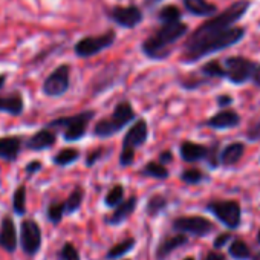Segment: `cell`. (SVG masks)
I'll list each match as a JSON object with an SVG mask.
<instances>
[{
	"instance_id": "1",
	"label": "cell",
	"mask_w": 260,
	"mask_h": 260,
	"mask_svg": "<svg viewBox=\"0 0 260 260\" xmlns=\"http://www.w3.org/2000/svg\"><path fill=\"white\" fill-rule=\"evenodd\" d=\"M251 4L249 0H239V2H234L233 5H230L225 11H222L217 16H211V19L205 23H202L193 34L191 37L185 42V46L188 45H194L199 43L205 39L210 37H216L223 34L226 29H230L234 23H237L249 10Z\"/></svg>"
},
{
	"instance_id": "2",
	"label": "cell",
	"mask_w": 260,
	"mask_h": 260,
	"mask_svg": "<svg viewBox=\"0 0 260 260\" xmlns=\"http://www.w3.org/2000/svg\"><path fill=\"white\" fill-rule=\"evenodd\" d=\"M188 31V26L185 23L179 22H172V23H162L159 29H156L150 37H147L141 49L146 57L150 60H166L170 54L172 49L170 46L175 45L179 39H182Z\"/></svg>"
},
{
	"instance_id": "3",
	"label": "cell",
	"mask_w": 260,
	"mask_h": 260,
	"mask_svg": "<svg viewBox=\"0 0 260 260\" xmlns=\"http://www.w3.org/2000/svg\"><path fill=\"white\" fill-rule=\"evenodd\" d=\"M243 36H245L243 28L231 26L230 29H226L220 36L210 37V39H205L199 43L184 46L185 51L182 54V61L184 63H196V61L208 57L210 54H214V52H219V51L226 49L230 46H234L236 43H239L243 39Z\"/></svg>"
},
{
	"instance_id": "4",
	"label": "cell",
	"mask_w": 260,
	"mask_h": 260,
	"mask_svg": "<svg viewBox=\"0 0 260 260\" xmlns=\"http://www.w3.org/2000/svg\"><path fill=\"white\" fill-rule=\"evenodd\" d=\"M137 115H135V110L132 107L128 101H121L115 106L112 115L109 118H104L101 121H98V124L95 125L93 128V135L98 137V138H109V137H113L116 135L118 132L128 124L135 121Z\"/></svg>"
},
{
	"instance_id": "5",
	"label": "cell",
	"mask_w": 260,
	"mask_h": 260,
	"mask_svg": "<svg viewBox=\"0 0 260 260\" xmlns=\"http://www.w3.org/2000/svg\"><path fill=\"white\" fill-rule=\"evenodd\" d=\"M147 138H149V125L146 119H138L128 128V132L125 134L124 141H122V150L119 155V164L122 167H128L134 164L135 150L144 146Z\"/></svg>"
},
{
	"instance_id": "6",
	"label": "cell",
	"mask_w": 260,
	"mask_h": 260,
	"mask_svg": "<svg viewBox=\"0 0 260 260\" xmlns=\"http://www.w3.org/2000/svg\"><path fill=\"white\" fill-rule=\"evenodd\" d=\"M95 112L93 110H84L81 113L72 115V116H63L58 119H54L49 122L51 127H60L63 128V138L66 141H78L86 135L87 124L93 119Z\"/></svg>"
},
{
	"instance_id": "7",
	"label": "cell",
	"mask_w": 260,
	"mask_h": 260,
	"mask_svg": "<svg viewBox=\"0 0 260 260\" xmlns=\"http://www.w3.org/2000/svg\"><path fill=\"white\" fill-rule=\"evenodd\" d=\"M223 68L226 71V78L234 84H243L254 77L257 69L252 60L245 57H228L223 61Z\"/></svg>"
},
{
	"instance_id": "8",
	"label": "cell",
	"mask_w": 260,
	"mask_h": 260,
	"mask_svg": "<svg viewBox=\"0 0 260 260\" xmlns=\"http://www.w3.org/2000/svg\"><path fill=\"white\" fill-rule=\"evenodd\" d=\"M115 31H107L101 36H95V37H84L80 42H77L74 51L78 57L81 58H87V57H93L96 54H100L101 51L110 48L115 43Z\"/></svg>"
},
{
	"instance_id": "9",
	"label": "cell",
	"mask_w": 260,
	"mask_h": 260,
	"mask_svg": "<svg viewBox=\"0 0 260 260\" xmlns=\"http://www.w3.org/2000/svg\"><path fill=\"white\" fill-rule=\"evenodd\" d=\"M208 211H211L223 225L228 228H237L240 223V205L236 201H216L208 204Z\"/></svg>"
},
{
	"instance_id": "10",
	"label": "cell",
	"mask_w": 260,
	"mask_h": 260,
	"mask_svg": "<svg viewBox=\"0 0 260 260\" xmlns=\"http://www.w3.org/2000/svg\"><path fill=\"white\" fill-rule=\"evenodd\" d=\"M69 74L71 68L68 64H61L54 69L43 83V92L48 96H61L69 89Z\"/></svg>"
},
{
	"instance_id": "11",
	"label": "cell",
	"mask_w": 260,
	"mask_h": 260,
	"mask_svg": "<svg viewBox=\"0 0 260 260\" xmlns=\"http://www.w3.org/2000/svg\"><path fill=\"white\" fill-rule=\"evenodd\" d=\"M173 228L182 233H190L194 236H207L213 231L214 225L201 216H184L178 217L173 222Z\"/></svg>"
},
{
	"instance_id": "12",
	"label": "cell",
	"mask_w": 260,
	"mask_h": 260,
	"mask_svg": "<svg viewBox=\"0 0 260 260\" xmlns=\"http://www.w3.org/2000/svg\"><path fill=\"white\" fill-rule=\"evenodd\" d=\"M20 242L26 254L34 255L42 246V230L36 220H25L20 228Z\"/></svg>"
},
{
	"instance_id": "13",
	"label": "cell",
	"mask_w": 260,
	"mask_h": 260,
	"mask_svg": "<svg viewBox=\"0 0 260 260\" xmlns=\"http://www.w3.org/2000/svg\"><path fill=\"white\" fill-rule=\"evenodd\" d=\"M109 17L116 25L132 29L143 22V11L138 7H115L110 10Z\"/></svg>"
},
{
	"instance_id": "14",
	"label": "cell",
	"mask_w": 260,
	"mask_h": 260,
	"mask_svg": "<svg viewBox=\"0 0 260 260\" xmlns=\"http://www.w3.org/2000/svg\"><path fill=\"white\" fill-rule=\"evenodd\" d=\"M0 246L8 252H14L17 249V230L10 216L4 217L2 226H0Z\"/></svg>"
},
{
	"instance_id": "15",
	"label": "cell",
	"mask_w": 260,
	"mask_h": 260,
	"mask_svg": "<svg viewBox=\"0 0 260 260\" xmlns=\"http://www.w3.org/2000/svg\"><path fill=\"white\" fill-rule=\"evenodd\" d=\"M240 122V116L237 112L234 110H220L217 112L214 116H211L210 119L205 121V125L211 127V128H231V127H236L239 125Z\"/></svg>"
},
{
	"instance_id": "16",
	"label": "cell",
	"mask_w": 260,
	"mask_h": 260,
	"mask_svg": "<svg viewBox=\"0 0 260 260\" xmlns=\"http://www.w3.org/2000/svg\"><path fill=\"white\" fill-rule=\"evenodd\" d=\"M208 152L210 150L205 146L198 144V143H191V141H184L181 144V149H179L181 158L185 162H198V161L207 159Z\"/></svg>"
},
{
	"instance_id": "17",
	"label": "cell",
	"mask_w": 260,
	"mask_h": 260,
	"mask_svg": "<svg viewBox=\"0 0 260 260\" xmlns=\"http://www.w3.org/2000/svg\"><path fill=\"white\" fill-rule=\"evenodd\" d=\"M55 140H57V137H55L54 132H51L49 128H43V130H40V132L34 134V135L28 140L26 146H28V149H31V150L40 152V150H45V149L52 147V146L55 144Z\"/></svg>"
},
{
	"instance_id": "18",
	"label": "cell",
	"mask_w": 260,
	"mask_h": 260,
	"mask_svg": "<svg viewBox=\"0 0 260 260\" xmlns=\"http://www.w3.org/2000/svg\"><path fill=\"white\" fill-rule=\"evenodd\" d=\"M22 140L19 137L0 138V158L7 161H16L20 152Z\"/></svg>"
},
{
	"instance_id": "19",
	"label": "cell",
	"mask_w": 260,
	"mask_h": 260,
	"mask_svg": "<svg viewBox=\"0 0 260 260\" xmlns=\"http://www.w3.org/2000/svg\"><path fill=\"white\" fill-rule=\"evenodd\" d=\"M245 153V144L243 143H231L228 144L219 155V162L222 166H234L240 161V158Z\"/></svg>"
},
{
	"instance_id": "20",
	"label": "cell",
	"mask_w": 260,
	"mask_h": 260,
	"mask_svg": "<svg viewBox=\"0 0 260 260\" xmlns=\"http://www.w3.org/2000/svg\"><path fill=\"white\" fill-rule=\"evenodd\" d=\"M137 202H138L137 196H132V198H128L127 201H124L122 204H119V205L116 207V210L113 211V214L109 217V223L118 225V223L124 222L130 214L134 213V210H135V207H137Z\"/></svg>"
},
{
	"instance_id": "21",
	"label": "cell",
	"mask_w": 260,
	"mask_h": 260,
	"mask_svg": "<svg viewBox=\"0 0 260 260\" xmlns=\"http://www.w3.org/2000/svg\"><path fill=\"white\" fill-rule=\"evenodd\" d=\"M184 7L193 16H214L217 13V7L207 0H184Z\"/></svg>"
},
{
	"instance_id": "22",
	"label": "cell",
	"mask_w": 260,
	"mask_h": 260,
	"mask_svg": "<svg viewBox=\"0 0 260 260\" xmlns=\"http://www.w3.org/2000/svg\"><path fill=\"white\" fill-rule=\"evenodd\" d=\"M25 109L23 98L19 93L0 96V112H8L11 115H22Z\"/></svg>"
},
{
	"instance_id": "23",
	"label": "cell",
	"mask_w": 260,
	"mask_h": 260,
	"mask_svg": "<svg viewBox=\"0 0 260 260\" xmlns=\"http://www.w3.org/2000/svg\"><path fill=\"white\" fill-rule=\"evenodd\" d=\"M188 242L187 236L185 234H178V236H172V237H167L166 240H162L156 249V257L161 260V258H166L173 249L185 245Z\"/></svg>"
},
{
	"instance_id": "24",
	"label": "cell",
	"mask_w": 260,
	"mask_h": 260,
	"mask_svg": "<svg viewBox=\"0 0 260 260\" xmlns=\"http://www.w3.org/2000/svg\"><path fill=\"white\" fill-rule=\"evenodd\" d=\"M78 158H80V152L77 149H63L54 156V162L60 167H64L75 162Z\"/></svg>"
},
{
	"instance_id": "25",
	"label": "cell",
	"mask_w": 260,
	"mask_h": 260,
	"mask_svg": "<svg viewBox=\"0 0 260 260\" xmlns=\"http://www.w3.org/2000/svg\"><path fill=\"white\" fill-rule=\"evenodd\" d=\"M201 72H202L205 77H210V78H213V77L226 78V71H225V68H223L219 61H216V60H211V61H208L207 64H204V66L201 68Z\"/></svg>"
},
{
	"instance_id": "26",
	"label": "cell",
	"mask_w": 260,
	"mask_h": 260,
	"mask_svg": "<svg viewBox=\"0 0 260 260\" xmlns=\"http://www.w3.org/2000/svg\"><path fill=\"white\" fill-rule=\"evenodd\" d=\"M141 173L146 175V176L156 178V179H166V178H169V170L161 162H149V164H146V167L141 170Z\"/></svg>"
},
{
	"instance_id": "27",
	"label": "cell",
	"mask_w": 260,
	"mask_h": 260,
	"mask_svg": "<svg viewBox=\"0 0 260 260\" xmlns=\"http://www.w3.org/2000/svg\"><path fill=\"white\" fill-rule=\"evenodd\" d=\"M134 246H135V240H134V239H125V240L116 243L113 248L109 249L107 258H118V257H122L124 254H127Z\"/></svg>"
},
{
	"instance_id": "28",
	"label": "cell",
	"mask_w": 260,
	"mask_h": 260,
	"mask_svg": "<svg viewBox=\"0 0 260 260\" xmlns=\"http://www.w3.org/2000/svg\"><path fill=\"white\" fill-rule=\"evenodd\" d=\"M181 10L175 5H167L158 13V19L162 23H172V22H179L181 20Z\"/></svg>"
},
{
	"instance_id": "29",
	"label": "cell",
	"mask_w": 260,
	"mask_h": 260,
	"mask_svg": "<svg viewBox=\"0 0 260 260\" xmlns=\"http://www.w3.org/2000/svg\"><path fill=\"white\" fill-rule=\"evenodd\" d=\"M13 207H14V211L20 216L26 213V187L25 185H20L16 190L14 199H13Z\"/></svg>"
},
{
	"instance_id": "30",
	"label": "cell",
	"mask_w": 260,
	"mask_h": 260,
	"mask_svg": "<svg viewBox=\"0 0 260 260\" xmlns=\"http://www.w3.org/2000/svg\"><path fill=\"white\" fill-rule=\"evenodd\" d=\"M83 196H84V193H83V188L77 187V188H75V190L71 193V196L68 198V201L64 202L66 213H69V214L75 213V211L80 208L81 202H83Z\"/></svg>"
},
{
	"instance_id": "31",
	"label": "cell",
	"mask_w": 260,
	"mask_h": 260,
	"mask_svg": "<svg viewBox=\"0 0 260 260\" xmlns=\"http://www.w3.org/2000/svg\"><path fill=\"white\" fill-rule=\"evenodd\" d=\"M166 205H167V201H166L164 196H161V194L152 196V198L149 199V204H147V213H149V216L155 217L161 210L166 208Z\"/></svg>"
},
{
	"instance_id": "32",
	"label": "cell",
	"mask_w": 260,
	"mask_h": 260,
	"mask_svg": "<svg viewBox=\"0 0 260 260\" xmlns=\"http://www.w3.org/2000/svg\"><path fill=\"white\" fill-rule=\"evenodd\" d=\"M122 198H124V188L121 185H115L107 193L104 202H106L107 207H118L122 202Z\"/></svg>"
},
{
	"instance_id": "33",
	"label": "cell",
	"mask_w": 260,
	"mask_h": 260,
	"mask_svg": "<svg viewBox=\"0 0 260 260\" xmlns=\"http://www.w3.org/2000/svg\"><path fill=\"white\" fill-rule=\"evenodd\" d=\"M64 213H66L64 202H54L48 208V219L52 223H60V220H61V217H63Z\"/></svg>"
},
{
	"instance_id": "34",
	"label": "cell",
	"mask_w": 260,
	"mask_h": 260,
	"mask_svg": "<svg viewBox=\"0 0 260 260\" xmlns=\"http://www.w3.org/2000/svg\"><path fill=\"white\" fill-rule=\"evenodd\" d=\"M230 254L237 260H245L249 257V248L242 240H234L230 246Z\"/></svg>"
},
{
	"instance_id": "35",
	"label": "cell",
	"mask_w": 260,
	"mask_h": 260,
	"mask_svg": "<svg viewBox=\"0 0 260 260\" xmlns=\"http://www.w3.org/2000/svg\"><path fill=\"white\" fill-rule=\"evenodd\" d=\"M181 179L185 182V184H199L201 181L205 179L204 173L198 169H188L185 172H182L181 175Z\"/></svg>"
},
{
	"instance_id": "36",
	"label": "cell",
	"mask_w": 260,
	"mask_h": 260,
	"mask_svg": "<svg viewBox=\"0 0 260 260\" xmlns=\"http://www.w3.org/2000/svg\"><path fill=\"white\" fill-rule=\"evenodd\" d=\"M58 260H80V254L72 243H64L58 252Z\"/></svg>"
},
{
	"instance_id": "37",
	"label": "cell",
	"mask_w": 260,
	"mask_h": 260,
	"mask_svg": "<svg viewBox=\"0 0 260 260\" xmlns=\"http://www.w3.org/2000/svg\"><path fill=\"white\" fill-rule=\"evenodd\" d=\"M246 138L249 140V141H258L260 140V119L248 130V132H246Z\"/></svg>"
},
{
	"instance_id": "38",
	"label": "cell",
	"mask_w": 260,
	"mask_h": 260,
	"mask_svg": "<svg viewBox=\"0 0 260 260\" xmlns=\"http://www.w3.org/2000/svg\"><path fill=\"white\" fill-rule=\"evenodd\" d=\"M101 155H103V149H101V147L96 149V150H93V152H90V153L87 155V158H86V166H87V167L93 166V164L101 158Z\"/></svg>"
},
{
	"instance_id": "39",
	"label": "cell",
	"mask_w": 260,
	"mask_h": 260,
	"mask_svg": "<svg viewBox=\"0 0 260 260\" xmlns=\"http://www.w3.org/2000/svg\"><path fill=\"white\" fill-rule=\"evenodd\" d=\"M230 233H225V234H220V236H217L216 237V240H214V246L216 248H220V246H223L225 243H226V240H230Z\"/></svg>"
},
{
	"instance_id": "40",
	"label": "cell",
	"mask_w": 260,
	"mask_h": 260,
	"mask_svg": "<svg viewBox=\"0 0 260 260\" xmlns=\"http://www.w3.org/2000/svg\"><path fill=\"white\" fill-rule=\"evenodd\" d=\"M42 169V162L40 161H32V162H29L28 166H26V173H36V172H39Z\"/></svg>"
},
{
	"instance_id": "41",
	"label": "cell",
	"mask_w": 260,
	"mask_h": 260,
	"mask_svg": "<svg viewBox=\"0 0 260 260\" xmlns=\"http://www.w3.org/2000/svg\"><path fill=\"white\" fill-rule=\"evenodd\" d=\"M233 103V98L230 96V95H220V96H217V104L220 106V107H226V106H230Z\"/></svg>"
},
{
	"instance_id": "42",
	"label": "cell",
	"mask_w": 260,
	"mask_h": 260,
	"mask_svg": "<svg viewBox=\"0 0 260 260\" xmlns=\"http://www.w3.org/2000/svg\"><path fill=\"white\" fill-rule=\"evenodd\" d=\"M170 161H173V155H172V152H162L161 155H159V162L161 164H169Z\"/></svg>"
},
{
	"instance_id": "43",
	"label": "cell",
	"mask_w": 260,
	"mask_h": 260,
	"mask_svg": "<svg viewBox=\"0 0 260 260\" xmlns=\"http://www.w3.org/2000/svg\"><path fill=\"white\" fill-rule=\"evenodd\" d=\"M204 260H226V258H225L223 254H219V252H208V254L205 255Z\"/></svg>"
},
{
	"instance_id": "44",
	"label": "cell",
	"mask_w": 260,
	"mask_h": 260,
	"mask_svg": "<svg viewBox=\"0 0 260 260\" xmlns=\"http://www.w3.org/2000/svg\"><path fill=\"white\" fill-rule=\"evenodd\" d=\"M252 81H254L255 86L260 87V66H257V69H255V72H254V77H252Z\"/></svg>"
},
{
	"instance_id": "45",
	"label": "cell",
	"mask_w": 260,
	"mask_h": 260,
	"mask_svg": "<svg viewBox=\"0 0 260 260\" xmlns=\"http://www.w3.org/2000/svg\"><path fill=\"white\" fill-rule=\"evenodd\" d=\"M5 80H7V77H5V75H0V87H2V86L5 84Z\"/></svg>"
},
{
	"instance_id": "46",
	"label": "cell",
	"mask_w": 260,
	"mask_h": 260,
	"mask_svg": "<svg viewBox=\"0 0 260 260\" xmlns=\"http://www.w3.org/2000/svg\"><path fill=\"white\" fill-rule=\"evenodd\" d=\"M146 2H147L149 5H153V4H158V2H161V0H146Z\"/></svg>"
},
{
	"instance_id": "47",
	"label": "cell",
	"mask_w": 260,
	"mask_h": 260,
	"mask_svg": "<svg viewBox=\"0 0 260 260\" xmlns=\"http://www.w3.org/2000/svg\"><path fill=\"white\" fill-rule=\"evenodd\" d=\"M252 260H260V252H258V254H257V255H255V257H254Z\"/></svg>"
},
{
	"instance_id": "48",
	"label": "cell",
	"mask_w": 260,
	"mask_h": 260,
	"mask_svg": "<svg viewBox=\"0 0 260 260\" xmlns=\"http://www.w3.org/2000/svg\"><path fill=\"white\" fill-rule=\"evenodd\" d=\"M257 242H260V231H258V234H257Z\"/></svg>"
},
{
	"instance_id": "49",
	"label": "cell",
	"mask_w": 260,
	"mask_h": 260,
	"mask_svg": "<svg viewBox=\"0 0 260 260\" xmlns=\"http://www.w3.org/2000/svg\"><path fill=\"white\" fill-rule=\"evenodd\" d=\"M184 260H194L193 257H187V258H184Z\"/></svg>"
}]
</instances>
